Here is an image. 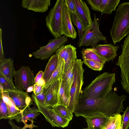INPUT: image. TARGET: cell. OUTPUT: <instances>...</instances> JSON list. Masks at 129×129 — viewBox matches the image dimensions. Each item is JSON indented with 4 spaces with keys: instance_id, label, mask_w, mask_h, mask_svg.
Segmentation results:
<instances>
[{
    "instance_id": "obj_1",
    "label": "cell",
    "mask_w": 129,
    "mask_h": 129,
    "mask_svg": "<svg viewBox=\"0 0 129 129\" xmlns=\"http://www.w3.org/2000/svg\"><path fill=\"white\" fill-rule=\"evenodd\" d=\"M126 98L125 95L119 96L112 91L100 98L79 99L74 113L77 117L85 118L97 113L109 117L114 116L123 112V102Z\"/></svg>"
},
{
    "instance_id": "obj_2",
    "label": "cell",
    "mask_w": 129,
    "mask_h": 129,
    "mask_svg": "<svg viewBox=\"0 0 129 129\" xmlns=\"http://www.w3.org/2000/svg\"><path fill=\"white\" fill-rule=\"evenodd\" d=\"M115 74L105 72L99 75L80 93L79 99L99 98L112 91Z\"/></svg>"
},
{
    "instance_id": "obj_3",
    "label": "cell",
    "mask_w": 129,
    "mask_h": 129,
    "mask_svg": "<svg viewBox=\"0 0 129 129\" xmlns=\"http://www.w3.org/2000/svg\"><path fill=\"white\" fill-rule=\"evenodd\" d=\"M110 34L115 45L129 34V2L118 6Z\"/></svg>"
},
{
    "instance_id": "obj_4",
    "label": "cell",
    "mask_w": 129,
    "mask_h": 129,
    "mask_svg": "<svg viewBox=\"0 0 129 129\" xmlns=\"http://www.w3.org/2000/svg\"><path fill=\"white\" fill-rule=\"evenodd\" d=\"M83 62L80 59H77L74 67V75L70 92L71 99L68 108L72 113L77 107L83 83L84 69Z\"/></svg>"
},
{
    "instance_id": "obj_5",
    "label": "cell",
    "mask_w": 129,
    "mask_h": 129,
    "mask_svg": "<svg viewBox=\"0 0 129 129\" xmlns=\"http://www.w3.org/2000/svg\"><path fill=\"white\" fill-rule=\"evenodd\" d=\"M99 26V22L94 13V19L92 24L85 31L82 37L78 42L77 45L79 47L90 46L94 49L100 41L107 43V38L100 31Z\"/></svg>"
},
{
    "instance_id": "obj_6",
    "label": "cell",
    "mask_w": 129,
    "mask_h": 129,
    "mask_svg": "<svg viewBox=\"0 0 129 129\" xmlns=\"http://www.w3.org/2000/svg\"><path fill=\"white\" fill-rule=\"evenodd\" d=\"M63 0H57L45 18L46 25L51 34L55 38L61 35Z\"/></svg>"
},
{
    "instance_id": "obj_7",
    "label": "cell",
    "mask_w": 129,
    "mask_h": 129,
    "mask_svg": "<svg viewBox=\"0 0 129 129\" xmlns=\"http://www.w3.org/2000/svg\"><path fill=\"white\" fill-rule=\"evenodd\" d=\"M122 52L116 64L120 69L121 83L123 88L129 93V34L125 38Z\"/></svg>"
},
{
    "instance_id": "obj_8",
    "label": "cell",
    "mask_w": 129,
    "mask_h": 129,
    "mask_svg": "<svg viewBox=\"0 0 129 129\" xmlns=\"http://www.w3.org/2000/svg\"><path fill=\"white\" fill-rule=\"evenodd\" d=\"M68 37L64 35L59 38L50 40L45 46L40 47L39 49L32 53V55L37 58L45 60L64 46L68 41Z\"/></svg>"
},
{
    "instance_id": "obj_9",
    "label": "cell",
    "mask_w": 129,
    "mask_h": 129,
    "mask_svg": "<svg viewBox=\"0 0 129 129\" xmlns=\"http://www.w3.org/2000/svg\"><path fill=\"white\" fill-rule=\"evenodd\" d=\"M15 87L18 89L26 91L28 88L34 85L35 77L28 66H22L13 75Z\"/></svg>"
},
{
    "instance_id": "obj_10",
    "label": "cell",
    "mask_w": 129,
    "mask_h": 129,
    "mask_svg": "<svg viewBox=\"0 0 129 129\" xmlns=\"http://www.w3.org/2000/svg\"><path fill=\"white\" fill-rule=\"evenodd\" d=\"M35 103L39 112L43 114L52 126L64 128L68 125L70 121L61 117L52 107L38 103Z\"/></svg>"
},
{
    "instance_id": "obj_11",
    "label": "cell",
    "mask_w": 129,
    "mask_h": 129,
    "mask_svg": "<svg viewBox=\"0 0 129 129\" xmlns=\"http://www.w3.org/2000/svg\"><path fill=\"white\" fill-rule=\"evenodd\" d=\"M71 16V13L64 0H63L61 35L74 40L76 38L77 33L73 25Z\"/></svg>"
},
{
    "instance_id": "obj_12",
    "label": "cell",
    "mask_w": 129,
    "mask_h": 129,
    "mask_svg": "<svg viewBox=\"0 0 129 129\" xmlns=\"http://www.w3.org/2000/svg\"><path fill=\"white\" fill-rule=\"evenodd\" d=\"M4 91L7 92L16 108L20 111L23 110L32 104L31 99L27 92L17 89Z\"/></svg>"
},
{
    "instance_id": "obj_13",
    "label": "cell",
    "mask_w": 129,
    "mask_h": 129,
    "mask_svg": "<svg viewBox=\"0 0 129 129\" xmlns=\"http://www.w3.org/2000/svg\"><path fill=\"white\" fill-rule=\"evenodd\" d=\"M73 1L76 7L77 16L82 24L85 32L90 26L93 22L89 8L83 1Z\"/></svg>"
},
{
    "instance_id": "obj_14",
    "label": "cell",
    "mask_w": 129,
    "mask_h": 129,
    "mask_svg": "<svg viewBox=\"0 0 129 129\" xmlns=\"http://www.w3.org/2000/svg\"><path fill=\"white\" fill-rule=\"evenodd\" d=\"M40 113L38 109L35 107L31 108L29 106L23 110L20 111L15 119L18 123L21 122L23 123L24 126L21 128L22 129L29 128L28 122H29L33 128L37 127L38 126L34 124V119H36V118L40 114Z\"/></svg>"
},
{
    "instance_id": "obj_15",
    "label": "cell",
    "mask_w": 129,
    "mask_h": 129,
    "mask_svg": "<svg viewBox=\"0 0 129 129\" xmlns=\"http://www.w3.org/2000/svg\"><path fill=\"white\" fill-rule=\"evenodd\" d=\"M119 46L112 44H99L92 50L106 61H113L117 56V52Z\"/></svg>"
},
{
    "instance_id": "obj_16",
    "label": "cell",
    "mask_w": 129,
    "mask_h": 129,
    "mask_svg": "<svg viewBox=\"0 0 129 129\" xmlns=\"http://www.w3.org/2000/svg\"><path fill=\"white\" fill-rule=\"evenodd\" d=\"M59 85V79L57 80L47 88L44 89L46 94L45 106L53 107L57 105Z\"/></svg>"
},
{
    "instance_id": "obj_17",
    "label": "cell",
    "mask_w": 129,
    "mask_h": 129,
    "mask_svg": "<svg viewBox=\"0 0 129 129\" xmlns=\"http://www.w3.org/2000/svg\"><path fill=\"white\" fill-rule=\"evenodd\" d=\"M50 3V0H22L21 5L28 10L43 13L47 10Z\"/></svg>"
},
{
    "instance_id": "obj_18",
    "label": "cell",
    "mask_w": 129,
    "mask_h": 129,
    "mask_svg": "<svg viewBox=\"0 0 129 129\" xmlns=\"http://www.w3.org/2000/svg\"><path fill=\"white\" fill-rule=\"evenodd\" d=\"M110 117L102 113H97L85 118L88 129H103Z\"/></svg>"
},
{
    "instance_id": "obj_19",
    "label": "cell",
    "mask_w": 129,
    "mask_h": 129,
    "mask_svg": "<svg viewBox=\"0 0 129 129\" xmlns=\"http://www.w3.org/2000/svg\"><path fill=\"white\" fill-rule=\"evenodd\" d=\"M13 63V60L11 58H5L0 61V74L13 84V77L15 71Z\"/></svg>"
},
{
    "instance_id": "obj_20",
    "label": "cell",
    "mask_w": 129,
    "mask_h": 129,
    "mask_svg": "<svg viewBox=\"0 0 129 129\" xmlns=\"http://www.w3.org/2000/svg\"><path fill=\"white\" fill-rule=\"evenodd\" d=\"M76 61H73L72 63L68 70L64 74L62 78L66 93L70 99V92L74 78V67Z\"/></svg>"
},
{
    "instance_id": "obj_21",
    "label": "cell",
    "mask_w": 129,
    "mask_h": 129,
    "mask_svg": "<svg viewBox=\"0 0 129 129\" xmlns=\"http://www.w3.org/2000/svg\"><path fill=\"white\" fill-rule=\"evenodd\" d=\"M0 94L2 95L8 109V116L5 119L11 120L15 119L19 113L20 111L16 108L13 102L9 97L6 92L1 91Z\"/></svg>"
},
{
    "instance_id": "obj_22",
    "label": "cell",
    "mask_w": 129,
    "mask_h": 129,
    "mask_svg": "<svg viewBox=\"0 0 129 129\" xmlns=\"http://www.w3.org/2000/svg\"><path fill=\"white\" fill-rule=\"evenodd\" d=\"M66 50L64 58V68L63 75L68 71L72 63L77 59L76 48L70 44L66 45Z\"/></svg>"
},
{
    "instance_id": "obj_23",
    "label": "cell",
    "mask_w": 129,
    "mask_h": 129,
    "mask_svg": "<svg viewBox=\"0 0 129 129\" xmlns=\"http://www.w3.org/2000/svg\"><path fill=\"white\" fill-rule=\"evenodd\" d=\"M64 59H58L57 68L52 74L44 85V88L46 89L54 81L63 78L64 73Z\"/></svg>"
},
{
    "instance_id": "obj_24",
    "label": "cell",
    "mask_w": 129,
    "mask_h": 129,
    "mask_svg": "<svg viewBox=\"0 0 129 129\" xmlns=\"http://www.w3.org/2000/svg\"><path fill=\"white\" fill-rule=\"evenodd\" d=\"M58 62V58L56 54L52 56L49 60L44 72L43 78L46 82L57 68Z\"/></svg>"
},
{
    "instance_id": "obj_25",
    "label": "cell",
    "mask_w": 129,
    "mask_h": 129,
    "mask_svg": "<svg viewBox=\"0 0 129 129\" xmlns=\"http://www.w3.org/2000/svg\"><path fill=\"white\" fill-rule=\"evenodd\" d=\"M120 2V0H102L100 7V12L102 14H111Z\"/></svg>"
},
{
    "instance_id": "obj_26",
    "label": "cell",
    "mask_w": 129,
    "mask_h": 129,
    "mask_svg": "<svg viewBox=\"0 0 129 129\" xmlns=\"http://www.w3.org/2000/svg\"><path fill=\"white\" fill-rule=\"evenodd\" d=\"M60 85L58 94L57 105H61L68 107L69 106L70 98L67 95L62 78L59 79Z\"/></svg>"
},
{
    "instance_id": "obj_27",
    "label": "cell",
    "mask_w": 129,
    "mask_h": 129,
    "mask_svg": "<svg viewBox=\"0 0 129 129\" xmlns=\"http://www.w3.org/2000/svg\"><path fill=\"white\" fill-rule=\"evenodd\" d=\"M84 60H89L104 64L106 61L93 51L91 48L83 49L81 51Z\"/></svg>"
},
{
    "instance_id": "obj_28",
    "label": "cell",
    "mask_w": 129,
    "mask_h": 129,
    "mask_svg": "<svg viewBox=\"0 0 129 129\" xmlns=\"http://www.w3.org/2000/svg\"><path fill=\"white\" fill-rule=\"evenodd\" d=\"M122 117L120 114L110 117L103 129H118L121 125Z\"/></svg>"
},
{
    "instance_id": "obj_29",
    "label": "cell",
    "mask_w": 129,
    "mask_h": 129,
    "mask_svg": "<svg viewBox=\"0 0 129 129\" xmlns=\"http://www.w3.org/2000/svg\"><path fill=\"white\" fill-rule=\"evenodd\" d=\"M61 117L70 121L72 119L73 115L67 107L61 105H57L52 107Z\"/></svg>"
},
{
    "instance_id": "obj_30",
    "label": "cell",
    "mask_w": 129,
    "mask_h": 129,
    "mask_svg": "<svg viewBox=\"0 0 129 129\" xmlns=\"http://www.w3.org/2000/svg\"><path fill=\"white\" fill-rule=\"evenodd\" d=\"M71 19L72 22L77 27L79 39H81L84 32L83 26L81 21L75 14L71 13Z\"/></svg>"
},
{
    "instance_id": "obj_31",
    "label": "cell",
    "mask_w": 129,
    "mask_h": 129,
    "mask_svg": "<svg viewBox=\"0 0 129 129\" xmlns=\"http://www.w3.org/2000/svg\"><path fill=\"white\" fill-rule=\"evenodd\" d=\"M0 90L5 91L17 89L14 84L9 81L2 75L0 74Z\"/></svg>"
},
{
    "instance_id": "obj_32",
    "label": "cell",
    "mask_w": 129,
    "mask_h": 129,
    "mask_svg": "<svg viewBox=\"0 0 129 129\" xmlns=\"http://www.w3.org/2000/svg\"><path fill=\"white\" fill-rule=\"evenodd\" d=\"M83 62L89 68L95 71H101L104 66V64L89 60H84Z\"/></svg>"
},
{
    "instance_id": "obj_33",
    "label": "cell",
    "mask_w": 129,
    "mask_h": 129,
    "mask_svg": "<svg viewBox=\"0 0 129 129\" xmlns=\"http://www.w3.org/2000/svg\"><path fill=\"white\" fill-rule=\"evenodd\" d=\"M8 116V109L2 95L0 94V119H5Z\"/></svg>"
},
{
    "instance_id": "obj_34",
    "label": "cell",
    "mask_w": 129,
    "mask_h": 129,
    "mask_svg": "<svg viewBox=\"0 0 129 129\" xmlns=\"http://www.w3.org/2000/svg\"><path fill=\"white\" fill-rule=\"evenodd\" d=\"M35 103L44 105L46 99V94L43 88V90L38 94L35 95L34 93L31 95Z\"/></svg>"
},
{
    "instance_id": "obj_35",
    "label": "cell",
    "mask_w": 129,
    "mask_h": 129,
    "mask_svg": "<svg viewBox=\"0 0 129 129\" xmlns=\"http://www.w3.org/2000/svg\"><path fill=\"white\" fill-rule=\"evenodd\" d=\"M122 115L121 124L123 129H128L129 127V106L126 107Z\"/></svg>"
},
{
    "instance_id": "obj_36",
    "label": "cell",
    "mask_w": 129,
    "mask_h": 129,
    "mask_svg": "<svg viewBox=\"0 0 129 129\" xmlns=\"http://www.w3.org/2000/svg\"><path fill=\"white\" fill-rule=\"evenodd\" d=\"M102 0H87V1L94 11L100 12V7Z\"/></svg>"
},
{
    "instance_id": "obj_37",
    "label": "cell",
    "mask_w": 129,
    "mask_h": 129,
    "mask_svg": "<svg viewBox=\"0 0 129 129\" xmlns=\"http://www.w3.org/2000/svg\"><path fill=\"white\" fill-rule=\"evenodd\" d=\"M71 13H73L77 16L75 4L73 0H64Z\"/></svg>"
},
{
    "instance_id": "obj_38",
    "label": "cell",
    "mask_w": 129,
    "mask_h": 129,
    "mask_svg": "<svg viewBox=\"0 0 129 129\" xmlns=\"http://www.w3.org/2000/svg\"><path fill=\"white\" fill-rule=\"evenodd\" d=\"M66 45L64 46L58 50L55 54L58 57V59H64L66 50Z\"/></svg>"
},
{
    "instance_id": "obj_39",
    "label": "cell",
    "mask_w": 129,
    "mask_h": 129,
    "mask_svg": "<svg viewBox=\"0 0 129 129\" xmlns=\"http://www.w3.org/2000/svg\"><path fill=\"white\" fill-rule=\"evenodd\" d=\"M2 30L0 29V61L5 58L3 50L2 43Z\"/></svg>"
},
{
    "instance_id": "obj_40",
    "label": "cell",
    "mask_w": 129,
    "mask_h": 129,
    "mask_svg": "<svg viewBox=\"0 0 129 129\" xmlns=\"http://www.w3.org/2000/svg\"><path fill=\"white\" fill-rule=\"evenodd\" d=\"M44 75V72L42 71H39L37 74L34 79V83L36 84L39 81L43 78Z\"/></svg>"
},
{
    "instance_id": "obj_41",
    "label": "cell",
    "mask_w": 129,
    "mask_h": 129,
    "mask_svg": "<svg viewBox=\"0 0 129 129\" xmlns=\"http://www.w3.org/2000/svg\"><path fill=\"white\" fill-rule=\"evenodd\" d=\"M34 86L33 91L35 95L37 94L40 92L43 89L44 86L39 85L36 84H35Z\"/></svg>"
},
{
    "instance_id": "obj_42",
    "label": "cell",
    "mask_w": 129,
    "mask_h": 129,
    "mask_svg": "<svg viewBox=\"0 0 129 129\" xmlns=\"http://www.w3.org/2000/svg\"><path fill=\"white\" fill-rule=\"evenodd\" d=\"M8 123L11 126L12 129H22L21 128L16 125L12 120H9Z\"/></svg>"
},
{
    "instance_id": "obj_43",
    "label": "cell",
    "mask_w": 129,
    "mask_h": 129,
    "mask_svg": "<svg viewBox=\"0 0 129 129\" xmlns=\"http://www.w3.org/2000/svg\"><path fill=\"white\" fill-rule=\"evenodd\" d=\"M46 83V82L43 78L36 84L39 85L44 86Z\"/></svg>"
},
{
    "instance_id": "obj_44",
    "label": "cell",
    "mask_w": 129,
    "mask_h": 129,
    "mask_svg": "<svg viewBox=\"0 0 129 129\" xmlns=\"http://www.w3.org/2000/svg\"><path fill=\"white\" fill-rule=\"evenodd\" d=\"M34 87V85L28 87L27 90L26 92L28 93L32 91H33Z\"/></svg>"
},
{
    "instance_id": "obj_45",
    "label": "cell",
    "mask_w": 129,
    "mask_h": 129,
    "mask_svg": "<svg viewBox=\"0 0 129 129\" xmlns=\"http://www.w3.org/2000/svg\"><path fill=\"white\" fill-rule=\"evenodd\" d=\"M118 129H123L122 126V124H121V125L120 126V127H119Z\"/></svg>"
},
{
    "instance_id": "obj_46",
    "label": "cell",
    "mask_w": 129,
    "mask_h": 129,
    "mask_svg": "<svg viewBox=\"0 0 129 129\" xmlns=\"http://www.w3.org/2000/svg\"><path fill=\"white\" fill-rule=\"evenodd\" d=\"M83 129H88L87 127L86 128H83Z\"/></svg>"
}]
</instances>
